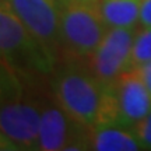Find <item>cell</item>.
Masks as SVG:
<instances>
[{"instance_id":"obj_18","label":"cell","mask_w":151,"mask_h":151,"mask_svg":"<svg viewBox=\"0 0 151 151\" xmlns=\"http://www.w3.org/2000/svg\"><path fill=\"white\" fill-rule=\"evenodd\" d=\"M83 1H95V0H83Z\"/></svg>"},{"instance_id":"obj_13","label":"cell","mask_w":151,"mask_h":151,"mask_svg":"<svg viewBox=\"0 0 151 151\" xmlns=\"http://www.w3.org/2000/svg\"><path fill=\"white\" fill-rule=\"evenodd\" d=\"M133 132L137 136L143 150H151V111L146 118L133 126Z\"/></svg>"},{"instance_id":"obj_8","label":"cell","mask_w":151,"mask_h":151,"mask_svg":"<svg viewBox=\"0 0 151 151\" xmlns=\"http://www.w3.org/2000/svg\"><path fill=\"white\" fill-rule=\"evenodd\" d=\"M42 105L22 99L0 102V130L18 150H39V126Z\"/></svg>"},{"instance_id":"obj_1","label":"cell","mask_w":151,"mask_h":151,"mask_svg":"<svg viewBox=\"0 0 151 151\" xmlns=\"http://www.w3.org/2000/svg\"><path fill=\"white\" fill-rule=\"evenodd\" d=\"M52 90L56 102L71 118L91 130L97 126L105 88L88 67L76 60L60 66L53 70Z\"/></svg>"},{"instance_id":"obj_11","label":"cell","mask_w":151,"mask_h":151,"mask_svg":"<svg viewBox=\"0 0 151 151\" xmlns=\"http://www.w3.org/2000/svg\"><path fill=\"white\" fill-rule=\"evenodd\" d=\"M22 95L20 73L10 65L0 60V102L14 99Z\"/></svg>"},{"instance_id":"obj_2","label":"cell","mask_w":151,"mask_h":151,"mask_svg":"<svg viewBox=\"0 0 151 151\" xmlns=\"http://www.w3.org/2000/svg\"><path fill=\"white\" fill-rule=\"evenodd\" d=\"M99 1H60V50L73 60L88 59L108 32Z\"/></svg>"},{"instance_id":"obj_14","label":"cell","mask_w":151,"mask_h":151,"mask_svg":"<svg viewBox=\"0 0 151 151\" xmlns=\"http://www.w3.org/2000/svg\"><path fill=\"white\" fill-rule=\"evenodd\" d=\"M139 24L141 28H151V0H141Z\"/></svg>"},{"instance_id":"obj_5","label":"cell","mask_w":151,"mask_h":151,"mask_svg":"<svg viewBox=\"0 0 151 151\" xmlns=\"http://www.w3.org/2000/svg\"><path fill=\"white\" fill-rule=\"evenodd\" d=\"M91 129L73 119L58 102L41 108L39 150H90Z\"/></svg>"},{"instance_id":"obj_15","label":"cell","mask_w":151,"mask_h":151,"mask_svg":"<svg viewBox=\"0 0 151 151\" xmlns=\"http://www.w3.org/2000/svg\"><path fill=\"white\" fill-rule=\"evenodd\" d=\"M136 70L139 71L141 80L144 81V84H146V87L148 88V91H150V94H151V62L140 66V67L136 69Z\"/></svg>"},{"instance_id":"obj_4","label":"cell","mask_w":151,"mask_h":151,"mask_svg":"<svg viewBox=\"0 0 151 151\" xmlns=\"http://www.w3.org/2000/svg\"><path fill=\"white\" fill-rule=\"evenodd\" d=\"M104 88L102 106L95 127L113 124L133 129L151 111V94L136 69L124 71Z\"/></svg>"},{"instance_id":"obj_3","label":"cell","mask_w":151,"mask_h":151,"mask_svg":"<svg viewBox=\"0 0 151 151\" xmlns=\"http://www.w3.org/2000/svg\"><path fill=\"white\" fill-rule=\"evenodd\" d=\"M0 60L18 73H53L56 56L28 31L20 18L0 7Z\"/></svg>"},{"instance_id":"obj_16","label":"cell","mask_w":151,"mask_h":151,"mask_svg":"<svg viewBox=\"0 0 151 151\" xmlns=\"http://www.w3.org/2000/svg\"><path fill=\"white\" fill-rule=\"evenodd\" d=\"M18 147L0 130V151H17Z\"/></svg>"},{"instance_id":"obj_9","label":"cell","mask_w":151,"mask_h":151,"mask_svg":"<svg viewBox=\"0 0 151 151\" xmlns=\"http://www.w3.org/2000/svg\"><path fill=\"white\" fill-rule=\"evenodd\" d=\"M90 150L97 151H139L143 150L133 129L123 126H98L91 130Z\"/></svg>"},{"instance_id":"obj_12","label":"cell","mask_w":151,"mask_h":151,"mask_svg":"<svg viewBox=\"0 0 151 151\" xmlns=\"http://www.w3.org/2000/svg\"><path fill=\"white\" fill-rule=\"evenodd\" d=\"M148 62H151V28H143L134 35L129 70L139 69Z\"/></svg>"},{"instance_id":"obj_7","label":"cell","mask_w":151,"mask_h":151,"mask_svg":"<svg viewBox=\"0 0 151 151\" xmlns=\"http://www.w3.org/2000/svg\"><path fill=\"white\" fill-rule=\"evenodd\" d=\"M9 9L49 52H60V4L55 0H7Z\"/></svg>"},{"instance_id":"obj_17","label":"cell","mask_w":151,"mask_h":151,"mask_svg":"<svg viewBox=\"0 0 151 151\" xmlns=\"http://www.w3.org/2000/svg\"><path fill=\"white\" fill-rule=\"evenodd\" d=\"M0 7H3V9H9V3H7V0H0Z\"/></svg>"},{"instance_id":"obj_6","label":"cell","mask_w":151,"mask_h":151,"mask_svg":"<svg viewBox=\"0 0 151 151\" xmlns=\"http://www.w3.org/2000/svg\"><path fill=\"white\" fill-rule=\"evenodd\" d=\"M134 28H109L102 42L88 58V69L104 87L130 69Z\"/></svg>"},{"instance_id":"obj_10","label":"cell","mask_w":151,"mask_h":151,"mask_svg":"<svg viewBox=\"0 0 151 151\" xmlns=\"http://www.w3.org/2000/svg\"><path fill=\"white\" fill-rule=\"evenodd\" d=\"M109 28H134L139 22L141 0H98Z\"/></svg>"}]
</instances>
